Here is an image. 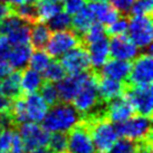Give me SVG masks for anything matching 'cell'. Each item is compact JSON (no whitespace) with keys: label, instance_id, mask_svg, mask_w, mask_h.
Segmentation results:
<instances>
[{"label":"cell","instance_id":"6da1fadb","mask_svg":"<svg viewBox=\"0 0 153 153\" xmlns=\"http://www.w3.org/2000/svg\"><path fill=\"white\" fill-rule=\"evenodd\" d=\"M97 71L87 73L85 81L83 82L81 88L73 100V106L77 110L81 115L89 116L92 119H97L104 116V113H101L98 110L101 98L98 96L97 91Z\"/></svg>","mask_w":153,"mask_h":153},{"label":"cell","instance_id":"7a4b0ae2","mask_svg":"<svg viewBox=\"0 0 153 153\" xmlns=\"http://www.w3.org/2000/svg\"><path fill=\"white\" fill-rule=\"evenodd\" d=\"M81 122L82 115L71 103L59 102L48 110L42 126L49 133H68Z\"/></svg>","mask_w":153,"mask_h":153},{"label":"cell","instance_id":"3957f363","mask_svg":"<svg viewBox=\"0 0 153 153\" xmlns=\"http://www.w3.org/2000/svg\"><path fill=\"white\" fill-rule=\"evenodd\" d=\"M86 124L88 125L89 133L97 153H106L120 137L114 123L104 116L92 119V121L88 120Z\"/></svg>","mask_w":153,"mask_h":153},{"label":"cell","instance_id":"277c9868","mask_svg":"<svg viewBox=\"0 0 153 153\" xmlns=\"http://www.w3.org/2000/svg\"><path fill=\"white\" fill-rule=\"evenodd\" d=\"M30 26L13 11L0 22V36H6L13 46L30 44Z\"/></svg>","mask_w":153,"mask_h":153},{"label":"cell","instance_id":"5b68a950","mask_svg":"<svg viewBox=\"0 0 153 153\" xmlns=\"http://www.w3.org/2000/svg\"><path fill=\"white\" fill-rule=\"evenodd\" d=\"M120 137L140 142L151 136V117L133 115L124 122L114 124Z\"/></svg>","mask_w":153,"mask_h":153},{"label":"cell","instance_id":"8992f818","mask_svg":"<svg viewBox=\"0 0 153 153\" xmlns=\"http://www.w3.org/2000/svg\"><path fill=\"white\" fill-rule=\"evenodd\" d=\"M18 134L20 136L26 153H35L48 145L51 133L38 123H24L19 125Z\"/></svg>","mask_w":153,"mask_h":153},{"label":"cell","instance_id":"52a82bcc","mask_svg":"<svg viewBox=\"0 0 153 153\" xmlns=\"http://www.w3.org/2000/svg\"><path fill=\"white\" fill-rule=\"evenodd\" d=\"M128 37L137 48L151 46L153 37L152 17L151 16H133L128 20Z\"/></svg>","mask_w":153,"mask_h":153},{"label":"cell","instance_id":"ba28073f","mask_svg":"<svg viewBox=\"0 0 153 153\" xmlns=\"http://www.w3.org/2000/svg\"><path fill=\"white\" fill-rule=\"evenodd\" d=\"M152 85L132 86L125 85L123 95L131 103L134 111L140 115L151 117L153 108Z\"/></svg>","mask_w":153,"mask_h":153},{"label":"cell","instance_id":"9c48e42d","mask_svg":"<svg viewBox=\"0 0 153 153\" xmlns=\"http://www.w3.org/2000/svg\"><path fill=\"white\" fill-rule=\"evenodd\" d=\"M82 44L81 38L73 30H59L51 35V38L46 45L47 54L51 58H60L68 51Z\"/></svg>","mask_w":153,"mask_h":153},{"label":"cell","instance_id":"30bf717a","mask_svg":"<svg viewBox=\"0 0 153 153\" xmlns=\"http://www.w3.org/2000/svg\"><path fill=\"white\" fill-rule=\"evenodd\" d=\"M128 75V84L132 86L152 85L153 81V59L151 53L141 54L134 58Z\"/></svg>","mask_w":153,"mask_h":153},{"label":"cell","instance_id":"8fae6325","mask_svg":"<svg viewBox=\"0 0 153 153\" xmlns=\"http://www.w3.org/2000/svg\"><path fill=\"white\" fill-rule=\"evenodd\" d=\"M67 151L69 153H97L86 122L78 123L67 133Z\"/></svg>","mask_w":153,"mask_h":153},{"label":"cell","instance_id":"7c38bea8","mask_svg":"<svg viewBox=\"0 0 153 153\" xmlns=\"http://www.w3.org/2000/svg\"><path fill=\"white\" fill-rule=\"evenodd\" d=\"M59 62L68 75L81 74L89 71L91 68L88 54L86 51V47L83 44L68 51L66 54L60 57Z\"/></svg>","mask_w":153,"mask_h":153},{"label":"cell","instance_id":"4fadbf2b","mask_svg":"<svg viewBox=\"0 0 153 153\" xmlns=\"http://www.w3.org/2000/svg\"><path fill=\"white\" fill-rule=\"evenodd\" d=\"M135 111L124 95L107 102V105L104 110V117H106L112 123H121L131 116H133Z\"/></svg>","mask_w":153,"mask_h":153},{"label":"cell","instance_id":"5bb4252c","mask_svg":"<svg viewBox=\"0 0 153 153\" xmlns=\"http://www.w3.org/2000/svg\"><path fill=\"white\" fill-rule=\"evenodd\" d=\"M110 44V56L115 59L121 60H133L135 57L139 56V48L128 39V36H114L111 40Z\"/></svg>","mask_w":153,"mask_h":153},{"label":"cell","instance_id":"9a60e30c","mask_svg":"<svg viewBox=\"0 0 153 153\" xmlns=\"http://www.w3.org/2000/svg\"><path fill=\"white\" fill-rule=\"evenodd\" d=\"M87 73L88 71L81 73V74H76V75H68V76H65L58 83H56L57 84L56 87H57V92H58V96H59V102H73V100L75 98L76 94L81 88L83 82L85 81Z\"/></svg>","mask_w":153,"mask_h":153},{"label":"cell","instance_id":"2e32d148","mask_svg":"<svg viewBox=\"0 0 153 153\" xmlns=\"http://www.w3.org/2000/svg\"><path fill=\"white\" fill-rule=\"evenodd\" d=\"M24 101H25L28 122L42 123L46 113L49 110V105L44 101V98L40 96V94L38 92L31 94H25Z\"/></svg>","mask_w":153,"mask_h":153},{"label":"cell","instance_id":"e0dca14e","mask_svg":"<svg viewBox=\"0 0 153 153\" xmlns=\"http://www.w3.org/2000/svg\"><path fill=\"white\" fill-rule=\"evenodd\" d=\"M131 62L121 59H107L106 63L103 65L101 73H98L101 76L107 77L111 79L125 83L128 81L130 72H131Z\"/></svg>","mask_w":153,"mask_h":153},{"label":"cell","instance_id":"ac0fdd59","mask_svg":"<svg viewBox=\"0 0 153 153\" xmlns=\"http://www.w3.org/2000/svg\"><path fill=\"white\" fill-rule=\"evenodd\" d=\"M87 54L89 57L91 67L94 68V71H97L106 63V60L110 57V44L107 37L100 39L97 42L91 43L85 45Z\"/></svg>","mask_w":153,"mask_h":153},{"label":"cell","instance_id":"d6986e66","mask_svg":"<svg viewBox=\"0 0 153 153\" xmlns=\"http://www.w3.org/2000/svg\"><path fill=\"white\" fill-rule=\"evenodd\" d=\"M87 8L94 15L95 20H97L103 26H108L121 16L119 10L108 1L89 2Z\"/></svg>","mask_w":153,"mask_h":153},{"label":"cell","instance_id":"ffe728a7","mask_svg":"<svg viewBox=\"0 0 153 153\" xmlns=\"http://www.w3.org/2000/svg\"><path fill=\"white\" fill-rule=\"evenodd\" d=\"M125 85L122 82L111 79L107 77H103L98 74L97 79V91L98 96L102 102H110L114 98L123 95Z\"/></svg>","mask_w":153,"mask_h":153},{"label":"cell","instance_id":"44dd1931","mask_svg":"<svg viewBox=\"0 0 153 153\" xmlns=\"http://www.w3.org/2000/svg\"><path fill=\"white\" fill-rule=\"evenodd\" d=\"M22 71H13L10 75L0 79V95L15 100L22 96V86H20Z\"/></svg>","mask_w":153,"mask_h":153},{"label":"cell","instance_id":"7402d4cb","mask_svg":"<svg viewBox=\"0 0 153 153\" xmlns=\"http://www.w3.org/2000/svg\"><path fill=\"white\" fill-rule=\"evenodd\" d=\"M31 53H33V47L30 44L13 46L8 58V63L11 65L13 69L22 71L27 67L29 63Z\"/></svg>","mask_w":153,"mask_h":153},{"label":"cell","instance_id":"603a6c76","mask_svg":"<svg viewBox=\"0 0 153 153\" xmlns=\"http://www.w3.org/2000/svg\"><path fill=\"white\" fill-rule=\"evenodd\" d=\"M22 72L20 86L22 92L24 94L37 93L44 83V78L42 73L36 72L31 68H25Z\"/></svg>","mask_w":153,"mask_h":153},{"label":"cell","instance_id":"cb8c5ba5","mask_svg":"<svg viewBox=\"0 0 153 153\" xmlns=\"http://www.w3.org/2000/svg\"><path fill=\"white\" fill-rule=\"evenodd\" d=\"M95 22L96 20H95V17L92 13V11L85 7L79 13L74 15V17L72 18L71 27L73 28V31L82 39V37L85 35V33L91 28V26Z\"/></svg>","mask_w":153,"mask_h":153},{"label":"cell","instance_id":"d4e9b609","mask_svg":"<svg viewBox=\"0 0 153 153\" xmlns=\"http://www.w3.org/2000/svg\"><path fill=\"white\" fill-rule=\"evenodd\" d=\"M51 30L45 22H37L30 27V45L35 49H44L51 38Z\"/></svg>","mask_w":153,"mask_h":153},{"label":"cell","instance_id":"484cf974","mask_svg":"<svg viewBox=\"0 0 153 153\" xmlns=\"http://www.w3.org/2000/svg\"><path fill=\"white\" fill-rule=\"evenodd\" d=\"M36 6L38 22L46 24L49 19L63 10V6L54 0H38Z\"/></svg>","mask_w":153,"mask_h":153},{"label":"cell","instance_id":"4316f807","mask_svg":"<svg viewBox=\"0 0 153 153\" xmlns=\"http://www.w3.org/2000/svg\"><path fill=\"white\" fill-rule=\"evenodd\" d=\"M42 75H43L44 81L55 84L66 76V72L59 60H51L46 69L42 73Z\"/></svg>","mask_w":153,"mask_h":153},{"label":"cell","instance_id":"83f0119b","mask_svg":"<svg viewBox=\"0 0 153 153\" xmlns=\"http://www.w3.org/2000/svg\"><path fill=\"white\" fill-rule=\"evenodd\" d=\"M51 62V57L47 54V51H45L44 49H36L35 51L31 53L28 64L30 66L29 68L34 69L36 72L43 73Z\"/></svg>","mask_w":153,"mask_h":153},{"label":"cell","instance_id":"f1b7e54d","mask_svg":"<svg viewBox=\"0 0 153 153\" xmlns=\"http://www.w3.org/2000/svg\"><path fill=\"white\" fill-rule=\"evenodd\" d=\"M46 25L48 26V28H49L51 31L66 30L71 28L72 18H71V15H68L67 13H65L64 10H62L60 13L55 15L51 19H49V20L46 22Z\"/></svg>","mask_w":153,"mask_h":153},{"label":"cell","instance_id":"f546056e","mask_svg":"<svg viewBox=\"0 0 153 153\" xmlns=\"http://www.w3.org/2000/svg\"><path fill=\"white\" fill-rule=\"evenodd\" d=\"M47 148L53 153H64L67 151V133H51Z\"/></svg>","mask_w":153,"mask_h":153},{"label":"cell","instance_id":"4dcf8cb0","mask_svg":"<svg viewBox=\"0 0 153 153\" xmlns=\"http://www.w3.org/2000/svg\"><path fill=\"white\" fill-rule=\"evenodd\" d=\"M104 37H106L105 27L98 22H95L93 25L91 26V28L85 33V35L82 37L81 40L82 44L85 46V45H88L91 43L97 42V40L104 38Z\"/></svg>","mask_w":153,"mask_h":153},{"label":"cell","instance_id":"1f68e13d","mask_svg":"<svg viewBox=\"0 0 153 153\" xmlns=\"http://www.w3.org/2000/svg\"><path fill=\"white\" fill-rule=\"evenodd\" d=\"M106 153H139L137 142L125 137H119Z\"/></svg>","mask_w":153,"mask_h":153},{"label":"cell","instance_id":"d6a6232c","mask_svg":"<svg viewBox=\"0 0 153 153\" xmlns=\"http://www.w3.org/2000/svg\"><path fill=\"white\" fill-rule=\"evenodd\" d=\"M40 92V96L44 98V101L49 105L53 106L57 103H59V96H58V92H57V87L54 83H49V82H44L42 87L39 88Z\"/></svg>","mask_w":153,"mask_h":153},{"label":"cell","instance_id":"836d02e7","mask_svg":"<svg viewBox=\"0 0 153 153\" xmlns=\"http://www.w3.org/2000/svg\"><path fill=\"white\" fill-rule=\"evenodd\" d=\"M128 16H123L121 15L114 22L110 24L105 27V33L106 35L114 37V36H122L125 35L128 31Z\"/></svg>","mask_w":153,"mask_h":153},{"label":"cell","instance_id":"e575fe53","mask_svg":"<svg viewBox=\"0 0 153 153\" xmlns=\"http://www.w3.org/2000/svg\"><path fill=\"white\" fill-rule=\"evenodd\" d=\"M153 9V0H134L130 9L132 16H151Z\"/></svg>","mask_w":153,"mask_h":153},{"label":"cell","instance_id":"d590c367","mask_svg":"<svg viewBox=\"0 0 153 153\" xmlns=\"http://www.w3.org/2000/svg\"><path fill=\"white\" fill-rule=\"evenodd\" d=\"M15 131L13 128L4 130L0 133V153H9L13 143Z\"/></svg>","mask_w":153,"mask_h":153},{"label":"cell","instance_id":"8d00e7d4","mask_svg":"<svg viewBox=\"0 0 153 153\" xmlns=\"http://www.w3.org/2000/svg\"><path fill=\"white\" fill-rule=\"evenodd\" d=\"M63 10L68 15H75L86 7V0H65Z\"/></svg>","mask_w":153,"mask_h":153},{"label":"cell","instance_id":"74e56055","mask_svg":"<svg viewBox=\"0 0 153 153\" xmlns=\"http://www.w3.org/2000/svg\"><path fill=\"white\" fill-rule=\"evenodd\" d=\"M13 45L6 36H0V62H8Z\"/></svg>","mask_w":153,"mask_h":153},{"label":"cell","instance_id":"f35d334b","mask_svg":"<svg viewBox=\"0 0 153 153\" xmlns=\"http://www.w3.org/2000/svg\"><path fill=\"white\" fill-rule=\"evenodd\" d=\"M134 0H111V4L120 11L121 15L128 16L130 13L131 6L133 4Z\"/></svg>","mask_w":153,"mask_h":153},{"label":"cell","instance_id":"ab89813d","mask_svg":"<svg viewBox=\"0 0 153 153\" xmlns=\"http://www.w3.org/2000/svg\"><path fill=\"white\" fill-rule=\"evenodd\" d=\"M13 100L4 96V95H0V113H9L13 106Z\"/></svg>","mask_w":153,"mask_h":153},{"label":"cell","instance_id":"60d3db41","mask_svg":"<svg viewBox=\"0 0 153 153\" xmlns=\"http://www.w3.org/2000/svg\"><path fill=\"white\" fill-rule=\"evenodd\" d=\"M13 72V68L8 62H0V79L7 77Z\"/></svg>","mask_w":153,"mask_h":153},{"label":"cell","instance_id":"b9f144b4","mask_svg":"<svg viewBox=\"0 0 153 153\" xmlns=\"http://www.w3.org/2000/svg\"><path fill=\"white\" fill-rule=\"evenodd\" d=\"M10 13H13V8L7 2L0 1V22L4 20L6 17H8Z\"/></svg>","mask_w":153,"mask_h":153},{"label":"cell","instance_id":"7bdbcfd3","mask_svg":"<svg viewBox=\"0 0 153 153\" xmlns=\"http://www.w3.org/2000/svg\"><path fill=\"white\" fill-rule=\"evenodd\" d=\"M6 2H7L11 8H16L18 6L25 4V0H6Z\"/></svg>","mask_w":153,"mask_h":153},{"label":"cell","instance_id":"ee69618b","mask_svg":"<svg viewBox=\"0 0 153 153\" xmlns=\"http://www.w3.org/2000/svg\"><path fill=\"white\" fill-rule=\"evenodd\" d=\"M35 153H53V152H51V151L48 149V148H45V149L39 150V151H37V152H35Z\"/></svg>","mask_w":153,"mask_h":153},{"label":"cell","instance_id":"f6af8a7d","mask_svg":"<svg viewBox=\"0 0 153 153\" xmlns=\"http://www.w3.org/2000/svg\"><path fill=\"white\" fill-rule=\"evenodd\" d=\"M37 1H38V0H25V4H37Z\"/></svg>","mask_w":153,"mask_h":153},{"label":"cell","instance_id":"bcb514c9","mask_svg":"<svg viewBox=\"0 0 153 153\" xmlns=\"http://www.w3.org/2000/svg\"><path fill=\"white\" fill-rule=\"evenodd\" d=\"M89 2H97V1H107V0H87Z\"/></svg>","mask_w":153,"mask_h":153},{"label":"cell","instance_id":"7dc6e473","mask_svg":"<svg viewBox=\"0 0 153 153\" xmlns=\"http://www.w3.org/2000/svg\"><path fill=\"white\" fill-rule=\"evenodd\" d=\"M55 2H58V4H62V2H64L65 0H54Z\"/></svg>","mask_w":153,"mask_h":153},{"label":"cell","instance_id":"c3c4849f","mask_svg":"<svg viewBox=\"0 0 153 153\" xmlns=\"http://www.w3.org/2000/svg\"><path fill=\"white\" fill-rule=\"evenodd\" d=\"M4 131V130H2V128H1V126H0V133H1V132Z\"/></svg>","mask_w":153,"mask_h":153},{"label":"cell","instance_id":"681fc988","mask_svg":"<svg viewBox=\"0 0 153 153\" xmlns=\"http://www.w3.org/2000/svg\"><path fill=\"white\" fill-rule=\"evenodd\" d=\"M0 1H1V2H6V0H0Z\"/></svg>","mask_w":153,"mask_h":153},{"label":"cell","instance_id":"f907efd6","mask_svg":"<svg viewBox=\"0 0 153 153\" xmlns=\"http://www.w3.org/2000/svg\"><path fill=\"white\" fill-rule=\"evenodd\" d=\"M64 153H69V152H67V151H66V152H64Z\"/></svg>","mask_w":153,"mask_h":153}]
</instances>
